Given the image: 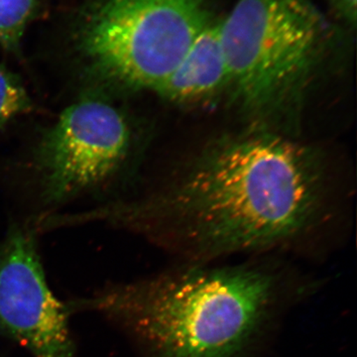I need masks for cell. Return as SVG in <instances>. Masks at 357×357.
<instances>
[{
  "label": "cell",
  "mask_w": 357,
  "mask_h": 357,
  "mask_svg": "<svg viewBox=\"0 0 357 357\" xmlns=\"http://www.w3.org/2000/svg\"><path fill=\"white\" fill-rule=\"evenodd\" d=\"M32 109L31 98L20 77L0 64V128Z\"/></svg>",
  "instance_id": "9c48e42d"
},
{
  "label": "cell",
  "mask_w": 357,
  "mask_h": 357,
  "mask_svg": "<svg viewBox=\"0 0 357 357\" xmlns=\"http://www.w3.org/2000/svg\"><path fill=\"white\" fill-rule=\"evenodd\" d=\"M324 284L291 258L253 256L176 262L65 304L109 321L138 357H267L288 317Z\"/></svg>",
  "instance_id": "7a4b0ae2"
},
{
  "label": "cell",
  "mask_w": 357,
  "mask_h": 357,
  "mask_svg": "<svg viewBox=\"0 0 357 357\" xmlns=\"http://www.w3.org/2000/svg\"><path fill=\"white\" fill-rule=\"evenodd\" d=\"M135 132L124 112L100 98L70 105L35 150L42 197L48 204L103 188L128 166Z\"/></svg>",
  "instance_id": "5b68a950"
},
{
  "label": "cell",
  "mask_w": 357,
  "mask_h": 357,
  "mask_svg": "<svg viewBox=\"0 0 357 357\" xmlns=\"http://www.w3.org/2000/svg\"><path fill=\"white\" fill-rule=\"evenodd\" d=\"M42 0H0V47L20 55L28 26L38 16Z\"/></svg>",
  "instance_id": "ba28073f"
},
{
  "label": "cell",
  "mask_w": 357,
  "mask_h": 357,
  "mask_svg": "<svg viewBox=\"0 0 357 357\" xmlns=\"http://www.w3.org/2000/svg\"><path fill=\"white\" fill-rule=\"evenodd\" d=\"M210 24L204 0H86L70 40L96 86L154 93Z\"/></svg>",
  "instance_id": "277c9868"
},
{
  "label": "cell",
  "mask_w": 357,
  "mask_h": 357,
  "mask_svg": "<svg viewBox=\"0 0 357 357\" xmlns=\"http://www.w3.org/2000/svg\"><path fill=\"white\" fill-rule=\"evenodd\" d=\"M328 174L318 150L244 128L208 141L161 189L96 218L132 230L176 262L328 251Z\"/></svg>",
  "instance_id": "6da1fadb"
},
{
  "label": "cell",
  "mask_w": 357,
  "mask_h": 357,
  "mask_svg": "<svg viewBox=\"0 0 357 357\" xmlns=\"http://www.w3.org/2000/svg\"><path fill=\"white\" fill-rule=\"evenodd\" d=\"M70 316L47 282L36 231L13 223L0 241V335L33 357H77Z\"/></svg>",
  "instance_id": "8992f818"
},
{
  "label": "cell",
  "mask_w": 357,
  "mask_h": 357,
  "mask_svg": "<svg viewBox=\"0 0 357 357\" xmlns=\"http://www.w3.org/2000/svg\"><path fill=\"white\" fill-rule=\"evenodd\" d=\"M337 8L342 13V17L349 22L356 24V0H335Z\"/></svg>",
  "instance_id": "30bf717a"
},
{
  "label": "cell",
  "mask_w": 357,
  "mask_h": 357,
  "mask_svg": "<svg viewBox=\"0 0 357 357\" xmlns=\"http://www.w3.org/2000/svg\"><path fill=\"white\" fill-rule=\"evenodd\" d=\"M218 28L227 102L245 128L295 137L325 58L317 9L310 0H238Z\"/></svg>",
  "instance_id": "3957f363"
},
{
  "label": "cell",
  "mask_w": 357,
  "mask_h": 357,
  "mask_svg": "<svg viewBox=\"0 0 357 357\" xmlns=\"http://www.w3.org/2000/svg\"><path fill=\"white\" fill-rule=\"evenodd\" d=\"M229 88L218 24L211 23L154 93L176 107L201 109L227 100Z\"/></svg>",
  "instance_id": "52a82bcc"
}]
</instances>
